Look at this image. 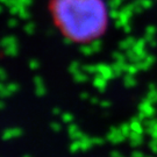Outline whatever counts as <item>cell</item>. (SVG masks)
<instances>
[{
	"instance_id": "6da1fadb",
	"label": "cell",
	"mask_w": 157,
	"mask_h": 157,
	"mask_svg": "<svg viewBox=\"0 0 157 157\" xmlns=\"http://www.w3.org/2000/svg\"><path fill=\"white\" fill-rule=\"evenodd\" d=\"M48 11L58 32L72 43L94 42L108 27L105 0H48Z\"/></svg>"
}]
</instances>
